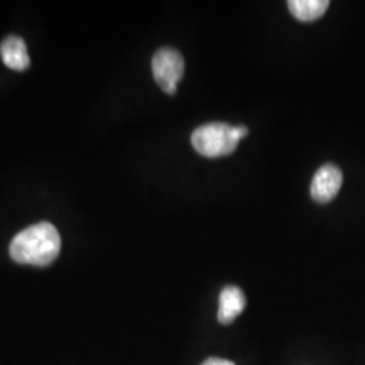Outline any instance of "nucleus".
<instances>
[{
    "instance_id": "nucleus-1",
    "label": "nucleus",
    "mask_w": 365,
    "mask_h": 365,
    "mask_svg": "<svg viewBox=\"0 0 365 365\" xmlns=\"http://www.w3.org/2000/svg\"><path fill=\"white\" fill-rule=\"evenodd\" d=\"M61 237L49 222H39L15 235L10 256L19 264L46 267L60 255Z\"/></svg>"
},
{
    "instance_id": "nucleus-2",
    "label": "nucleus",
    "mask_w": 365,
    "mask_h": 365,
    "mask_svg": "<svg viewBox=\"0 0 365 365\" xmlns=\"http://www.w3.org/2000/svg\"><path fill=\"white\" fill-rule=\"evenodd\" d=\"M248 128L227 123H207L199 126L191 135V144L202 156L215 158L227 156L237 149L238 143L248 135Z\"/></svg>"
},
{
    "instance_id": "nucleus-3",
    "label": "nucleus",
    "mask_w": 365,
    "mask_h": 365,
    "mask_svg": "<svg viewBox=\"0 0 365 365\" xmlns=\"http://www.w3.org/2000/svg\"><path fill=\"white\" fill-rule=\"evenodd\" d=\"M153 76L157 84L170 95L178 91V83L184 73V58L182 53L173 48H163L157 51L152 60Z\"/></svg>"
},
{
    "instance_id": "nucleus-4",
    "label": "nucleus",
    "mask_w": 365,
    "mask_h": 365,
    "mask_svg": "<svg viewBox=\"0 0 365 365\" xmlns=\"http://www.w3.org/2000/svg\"><path fill=\"white\" fill-rule=\"evenodd\" d=\"M342 185V172L333 164H327L317 170L312 182V197L318 203L333 200Z\"/></svg>"
},
{
    "instance_id": "nucleus-5",
    "label": "nucleus",
    "mask_w": 365,
    "mask_h": 365,
    "mask_svg": "<svg viewBox=\"0 0 365 365\" xmlns=\"http://www.w3.org/2000/svg\"><path fill=\"white\" fill-rule=\"evenodd\" d=\"M247 306V298L241 288L227 286L222 289L220 295L218 321L222 325H230L235 318L241 315Z\"/></svg>"
},
{
    "instance_id": "nucleus-6",
    "label": "nucleus",
    "mask_w": 365,
    "mask_h": 365,
    "mask_svg": "<svg viewBox=\"0 0 365 365\" xmlns=\"http://www.w3.org/2000/svg\"><path fill=\"white\" fill-rule=\"evenodd\" d=\"M0 56L6 66L14 71H25L30 66L26 43L21 37L10 36L0 45Z\"/></svg>"
},
{
    "instance_id": "nucleus-7",
    "label": "nucleus",
    "mask_w": 365,
    "mask_h": 365,
    "mask_svg": "<svg viewBox=\"0 0 365 365\" xmlns=\"http://www.w3.org/2000/svg\"><path fill=\"white\" fill-rule=\"evenodd\" d=\"M327 0H289L288 9L302 22H312L321 18L329 9Z\"/></svg>"
},
{
    "instance_id": "nucleus-8",
    "label": "nucleus",
    "mask_w": 365,
    "mask_h": 365,
    "mask_svg": "<svg viewBox=\"0 0 365 365\" xmlns=\"http://www.w3.org/2000/svg\"><path fill=\"white\" fill-rule=\"evenodd\" d=\"M202 365H235L233 361L225 360V359H218V357H211L207 359Z\"/></svg>"
}]
</instances>
